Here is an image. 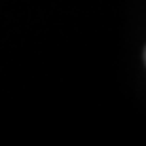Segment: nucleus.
Segmentation results:
<instances>
[{
    "mask_svg": "<svg viewBox=\"0 0 146 146\" xmlns=\"http://www.w3.org/2000/svg\"><path fill=\"white\" fill-rule=\"evenodd\" d=\"M144 63H146V49H144Z\"/></svg>",
    "mask_w": 146,
    "mask_h": 146,
    "instance_id": "nucleus-1",
    "label": "nucleus"
}]
</instances>
